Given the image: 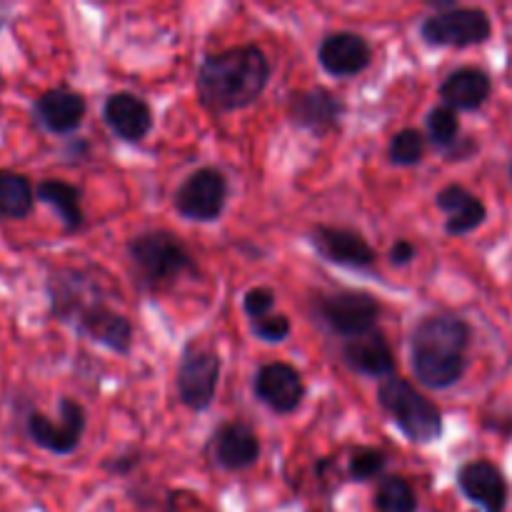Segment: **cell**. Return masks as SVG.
Returning a JSON list of instances; mask_svg holds the SVG:
<instances>
[{
  "label": "cell",
  "instance_id": "19",
  "mask_svg": "<svg viewBox=\"0 0 512 512\" xmlns=\"http://www.w3.org/2000/svg\"><path fill=\"white\" fill-rule=\"evenodd\" d=\"M85 113H88L85 98L70 88L45 90L35 100V115H38V120L50 133H73V130L80 128Z\"/></svg>",
  "mask_w": 512,
  "mask_h": 512
},
{
  "label": "cell",
  "instance_id": "10",
  "mask_svg": "<svg viewBox=\"0 0 512 512\" xmlns=\"http://www.w3.org/2000/svg\"><path fill=\"white\" fill-rule=\"evenodd\" d=\"M310 240H313L320 258H325L328 263L343 265V268L368 270L378 260L375 250L370 248V243L358 230L335 228V225H315Z\"/></svg>",
  "mask_w": 512,
  "mask_h": 512
},
{
  "label": "cell",
  "instance_id": "17",
  "mask_svg": "<svg viewBox=\"0 0 512 512\" xmlns=\"http://www.w3.org/2000/svg\"><path fill=\"white\" fill-rule=\"evenodd\" d=\"M343 358L348 368L368 378H390L395 373V355L378 328L345 340Z\"/></svg>",
  "mask_w": 512,
  "mask_h": 512
},
{
  "label": "cell",
  "instance_id": "25",
  "mask_svg": "<svg viewBox=\"0 0 512 512\" xmlns=\"http://www.w3.org/2000/svg\"><path fill=\"white\" fill-rule=\"evenodd\" d=\"M425 125H428V140L433 145H438V148H453L458 143L460 120L455 110L438 105V108H433L428 113Z\"/></svg>",
  "mask_w": 512,
  "mask_h": 512
},
{
  "label": "cell",
  "instance_id": "4",
  "mask_svg": "<svg viewBox=\"0 0 512 512\" xmlns=\"http://www.w3.org/2000/svg\"><path fill=\"white\" fill-rule=\"evenodd\" d=\"M378 403L400 433L415 445H430L443 435V413L403 378H385L378 385Z\"/></svg>",
  "mask_w": 512,
  "mask_h": 512
},
{
  "label": "cell",
  "instance_id": "1",
  "mask_svg": "<svg viewBox=\"0 0 512 512\" xmlns=\"http://www.w3.org/2000/svg\"><path fill=\"white\" fill-rule=\"evenodd\" d=\"M270 60L258 45H235L208 55L198 70V98L213 113H233L253 105L270 83Z\"/></svg>",
  "mask_w": 512,
  "mask_h": 512
},
{
  "label": "cell",
  "instance_id": "7",
  "mask_svg": "<svg viewBox=\"0 0 512 512\" xmlns=\"http://www.w3.org/2000/svg\"><path fill=\"white\" fill-rule=\"evenodd\" d=\"M318 313L333 333L355 338L375 330L380 318V303L363 290H335L320 298Z\"/></svg>",
  "mask_w": 512,
  "mask_h": 512
},
{
  "label": "cell",
  "instance_id": "18",
  "mask_svg": "<svg viewBox=\"0 0 512 512\" xmlns=\"http://www.w3.org/2000/svg\"><path fill=\"white\" fill-rule=\"evenodd\" d=\"M103 118L108 128L128 143H140L153 128V110L140 95L113 93L105 100Z\"/></svg>",
  "mask_w": 512,
  "mask_h": 512
},
{
  "label": "cell",
  "instance_id": "15",
  "mask_svg": "<svg viewBox=\"0 0 512 512\" xmlns=\"http://www.w3.org/2000/svg\"><path fill=\"white\" fill-rule=\"evenodd\" d=\"M458 485L465 498L485 512H503L508 505V483L498 465L490 460H473L463 465L458 473Z\"/></svg>",
  "mask_w": 512,
  "mask_h": 512
},
{
  "label": "cell",
  "instance_id": "5",
  "mask_svg": "<svg viewBox=\"0 0 512 512\" xmlns=\"http://www.w3.org/2000/svg\"><path fill=\"white\" fill-rule=\"evenodd\" d=\"M420 35L430 45H450V48H470L480 45L493 35V23L483 8H453L428 15L420 25Z\"/></svg>",
  "mask_w": 512,
  "mask_h": 512
},
{
  "label": "cell",
  "instance_id": "3",
  "mask_svg": "<svg viewBox=\"0 0 512 512\" xmlns=\"http://www.w3.org/2000/svg\"><path fill=\"white\" fill-rule=\"evenodd\" d=\"M128 258L135 280L145 290H163L178 283L183 275L198 270L188 245L168 230H150L128 240Z\"/></svg>",
  "mask_w": 512,
  "mask_h": 512
},
{
  "label": "cell",
  "instance_id": "8",
  "mask_svg": "<svg viewBox=\"0 0 512 512\" xmlns=\"http://www.w3.org/2000/svg\"><path fill=\"white\" fill-rule=\"evenodd\" d=\"M85 408L73 398H60L58 423L43 413L28 415V435L38 448L55 455H70L78 450L85 433Z\"/></svg>",
  "mask_w": 512,
  "mask_h": 512
},
{
  "label": "cell",
  "instance_id": "30",
  "mask_svg": "<svg viewBox=\"0 0 512 512\" xmlns=\"http://www.w3.org/2000/svg\"><path fill=\"white\" fill-rule=\"evenodd\" d=\"M415 260V245L408 240H398V243L390 248V263L393 265H408Z\"/></svg>",
  "mask_w": 512,
  "mask_h": 512
},
{
  "label": "cell",
  "instance_id": "22",
  "mask_svg": "<svg viewBox=\"0 0 512 512\" xmlns=\"http://www.w3.org/2000/svg\"><path fill=\"white\" fill-rule=\"evenodd\" d=\"M35 198L55 210V215L63 220L65 230H78L83 225L85 215L83 208H80V190L75 185L65 183V180L48 178L43 183H38Z\"/></svg>",
  "mask_w": 512,
  "mask_h": 512
},
{
  "label": "cell",
  "instance_id": "12",
  "mask_svg": "<svg viewBox=\"0 0 512 512\" xmlns=\"http://www.w3.org/2000/svg\"><path fill=\"white\" fill-rule=\"evenodd\" d=\"M73 320L80 333L88 335L93 343L113 350V353L125 355L133 348V323L123 313L105 305L103 300L85 305Z\"/></svg>",
  "mask_w": 512,
  "mask_h": 512
},
{
  "label": "cell",
  "instance_id": "23",
  "mask_svg": "<svg viewBox=\"0 0 512 512\" xmlns=\"http://www.w3.org/2000/svg\"><path fill=\"white\" fill-rule=\"evenodd\" d=\"M35 205V190L25 175L0 170V218L20 220L30 215Z\"/></svg>",
  "mask_w": 512,
  "mask_h": 512
},
{
  "label": "cell",
  "instance_id": "26",
  "mask_svg": "<svg viewBox=\"0 0 512 512\" xmlns=\"http://www.w3.org/2000/svg\"><path fill=\"white\" fill-rule=\"evenodd\" d=\"M425 155V135L415 128H403L388 145V158L395 165H418Z\"/></svg>",
  "mask_w": 512,
  "mask_h": 512
},
{
  "label": "cell",
  "instance_id": "9",
  "mask_svg": "<svg viewBox=\"0 0 512 512\" xmlns=\"http://www.w3.org/2000/svg\"><path fill=\"white\" fill-rule=\"evenodd\" d=\"M220 380V355L205 345H188L178 365L180 403L190 410L210 408Z\"/></svg>",
  "mask_w": 512,
  "mask_h": 512
},
{
  "label": "cell",
  "instance_id": "27",
  "mask_svg": "<svg viewBox=\"0 0 512 512\" xmlns=\"http://www.w3.org/2000/svg\"><path fill=\"white\" fill-rule=\"evenodd\" d=\"M385 463H388V458H385L383 450L358 448L353 453V458H350V480H355V483H368L375 475L383 473Z\"/></svg>",
  "mask_w": 512,
  "mask_h": 512
},
{
  "label": "cell",
  "instance_id": "31",
  "mask_svg": "<svg viewBox=\"0 0 512 512\" xmlns=\"http://www.w3.org/2000/svg\"><path fill=\"white\" fill-rule=\"evenodd\" d=\"M510 175H512V168H510Z\"/></svg>",
  "mask_w": 512,
  "mask_h": 512
},
{
  "label": "cell",
  "instance_id": "11",
  "mask_svg": "<svg viewBox=\"0 0 512 512\" xmlns=\"http://www.w3.org/2000/svg\"><path fill=\"white\" fill-rule=\"evenodd\" d=\"M255 395L273 413L290 415L300 408L305 398L303 375L288 363H268L258 370L253 383Z\"/></svg>",
  "mask_w": 512,
  "mask_h": 512
},
{
  "label": "cell",
  "instance_id": "2",
  "mask_svg": "<svg viewBox=\"0 0 512 512\" xmlns=\"http://www.w3.org/2000/svg\"><path fill=\"white\" fill-rule=\"evenodd\" d=\"M470 325L458 315L438 313L420 320L410 338V365L425 388L445 390L468 370Z\"/></svg>",
  "mask_w": 512,
  "mask_h": 512
},
{
  "label": "cell",
  "instance_id": "24",
  "mask_svg": "<svg viewBox=\"0 0 512 512\" xmlns=\"http://www.w3.org/2000/svg\"><path fill=\"white\" fill-rule=\"evenodd\" d=\"M378 512H415L418 510V498H415L413 485L400 475H388L380 480L373 500Z\"/></svg>",
  "mask_w": 512,
  "mask_h": 512
},
{
  "label": "cell",
  "instance_id": "29",
  "mask_svg": "<svg viewBox=\"0 0 512 512\" xmlns=\"http://www.w3.org/2000/svg\"><path fill=\"white\" fill-rule=\"evenodd\" d=\"M273 305H275V293L265 285H255L245 293L243 298V310L250 320H258L265 318V315L273 313Z\"/></svg>",
  "mask_w": 512,
  "mask_h": 512
},
{
  "label": "cell",
  "instance_id": "28",
  "mask_svg": "<svg viewBox=\"0 0 512 512\" xmlns=\"http://www.w3.org/2000/svg\"><path fill=\"white\" fill-rule=\"evenodd\" d=\"M253 333L265 343H283L290 335V320L283 313H270L265 318L253 320Z\"/></svg>",
  "mask_w": 512,
  "mask_h": 512
},
{
  "label": "cell",
  "instance_id": "20",
  "mask_svg": "<svg viewBox=\"0 0 512 512\" xmlns=\"http://www.w3.org/2000/svg\"><path fill=\"white\" fill-rule=\"evenodd\" d=\"M435 203L448 215L445 230L450 235L473 233L488 218V210H485L483 200L470 193L468 188H463V185H448V188H443L435 195Z\"/></svg>",
  "mask_w": 512,
  "mask_h": 512
},
{
  "label": "cell",
  "instance_id": "6",
  "mask_svg": "<svg viewBox=\"0 0 512 512\" xmlns=\"http://www.w3.org/2000/svg\"><path fill=\"white\" fill-rule=\"evenodd\" d=\"M228 203V178L218 168H200L190 173L175 190L173 205L185 220L213 223Z\"/></svg>",
  "mask_w": 512,
  "mask_h": 512
},
{
  "label": "cell",
  "instance_id": "16",
  "mask_svg": "<svg viewBox=\"0 0 512 512\" xmlns=\"http://www.w3.org/2000/svg\"><path fill=\"white\" fill-rule=\"evenodd\" d=\"M213 460L225 470H245L258 463L260 440L250 425L233 420L223 423L210 440Z\"/></svg>",
  "mask_w": 512,
  "mask_h": 512
},
{
  "label": "cell",
  "instance_id": "13",
  "mask_svg": "<svg viewBox=\"0 0 512 512\" xmlns=\"http://www.w3.org/2000/svg\"><path fill=\"white\" fill-rule=\"evenodd\" d=\"M288 113L295 128L310 130V133H330L340 123L345 105L338 95L325 88L298 90L288 98Z\"/></svg>",
  "mask_w": 512,
  "mask_h": 512
},
{
  "label": "cell",
  "instance_id": "21",
  "mask_svg": "<svg viewBox=\"0 0 512 512\" xmlns=\"http://www.w3.org/2000/svg\"><path fill=\"white\" fill-rule=\"evenodd\" d=\"M490 90H493V83L488 73L480 68H460L443 80L440 98L450 110H478L490 98Z\"/></svg>",
  "mask_w": 512,
  "mask_h": 512
},
{
  "label": "cell",
  "instance_id": "14",
  "mask_svg": "<svg viewBox=\"0 0 512 512\" xmlns=\"http://www.w3.org/2000/svg\"><path fill=\"white\" fill-rule=\"evenodd\" d=\"M318 60L323 70L333 78H353L360 75L373 60V48L358 33H333L323 38L318 48Z\"/></svg>",
  "mask_w": 512,
  "mask_h": 512
}]
</instances>
